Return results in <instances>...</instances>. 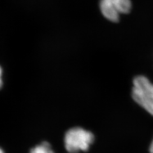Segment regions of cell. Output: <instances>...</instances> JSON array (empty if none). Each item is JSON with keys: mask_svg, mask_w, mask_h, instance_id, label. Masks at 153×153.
Returning <instances> with one entry per match:
<instances>
[{"mask_svg": "<svg viewBox=\"0 0 153 153\" xmlns=\"http://www.w3.org/2000/svg\"><path fill=\"white\" fill-rule=\"evenodd\" d=\"M93 134L80 127L71 128L65 135L64 143L66 151L70 153L87 151L93 143Z\"/></svg>", "mask_w": 153, "mask_h": 153, "instance_id": "6da1fadb", "label": "cell"}, {"mask_svg": "<svg viewBox=\"0 0 153 153\" xmlns=\"http://www.w3.org/2000/svg\"><path fill=\"white\" fill-rule=\"evenodd\" d=\"M132 97L134 101L153 116V84L146 76L140 75L134 79Z\"/></svg>", "mask_w": 153, "mask_h": 153, "instance_id": "7a4b0ae2", "label": "cell"}, {"mask_svg": "<svg viewBox=\"0 0 153 153\" xmlns=\"http://www.w3.org/2000/svg\"><path fill=\"white\" fill-rule=\"evenodd\" d=\"M99 7L100 12L107 20L112 22H118L120 20V13L114 7L111 0H100Z\"/></svg>", "mask_w": 153, "mask_h": 153, "instance_id": "3957f363", "label": "cell"}, {"mask_svg": "<svg viewBox=\"0 0 153 153\" xmlns=\"http://www.w3.org/2000/svg\"><path fill=\"white\" fill-rule=\"evenodd\" d=\"M111 1L120 14H127L131 10L132 3L131 0H111Z\"/></svg>", "mask_w": 153, "mask_h": 153, "instance_id": "277c9868", "label": "cell"}, {"mask_svg": "<svg viewBox=\"0 0 153 153\" xmlns=\"http://www.w3.org/2000/svg\"><path fill=\"white\" fill-rule=\"evenodd\" d=\"M30 153H54V152L49 143L44 142L33 148Z\"/></svg>", "mask_w": 153, "mask_h": 153, "instance_id": "5b68a950", "label": "cell"}, {"mask_svg": "<svg viewBox=\"0 0 153 153\" xmlns=\"http://www.w3.org/2000/svg\"><path fill=\"white\" fill-rule=\"evenodd\" d=\"M3 85V80H2V69L0 66V88L2 87Z\"/></svg>", "mask_w": 153, "mask_h": 153, "instance_id": "8992f818", "label": "cell"}, {"mask_svg": "<svg viewBox=\"0 0 153 153\" xmlns=\"http://www.w3.org/2000/svg\"><path fill=\"white\" fill-rule=\"evenodd\" d=\"M149 153H153V140L151 142V143L149 147Z\"/></svg>", "mask_w": 153, "mask_h": 153, "instance_id": "52a82bcc", "label": "cell"}, {"mask_svg": "<svg viewBox=\"0 0 153 153\" xmlns=\"http://www.w3.org/2000/svg\"><path fill=\"white\" fill-rule=\"evenodd\" d=\"M0 153H4V151H3V149H1V148H0Z\"/></svg>", "mask_w": 153, "mask_h": 153, "instance_id": "ba28073f", "label": "cell"}]
</instances>
